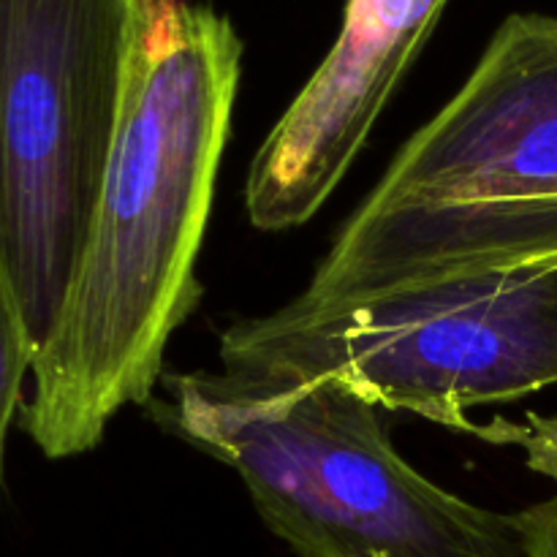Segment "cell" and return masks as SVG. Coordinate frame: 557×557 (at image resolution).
Instances as JSON below:
<instances>
[{
  "instance_id": "1",
  "label": "cell",
  "mask_w": 557,
  "mask_h": 557,
  "mask_svg": "<svg viewBox=\"0 0 557 557\" xmlns=\"http://www.w3.org/2000/svg\"><path fill=\"white\" fill-rule=\"evenodd\" d=\"M243 38L226 14L156 0L79 267L30 364L20 424L47 460L96 449L125 406L152 400L196 277L232 134Z\"/></svg>"
},
{
  "instance_id": "2",
  "label": "cell",
  "mask_w": 557,
  "mask_h": 557,
  "mask_svg": "<svg viewBox=\"0 0 557 557\" xmlns=\"http://www.w3.org/2000/svg\"><path fill=\"white\" fill-rule=\"evenodd\" d=\"M557 261V16L511 14L288 313Z\"/></svg>"
},
{
  "instance_id": "3",
  "label": "cell",
  "mask_w": 557,
  "mask_h": 557,
  "mask_svg": "<svg viewBox=\"0 0 557 557\" xmlns=\"http://www.w3.org/2000/svg\"><path fill=\"white\" fill-rule=\"evenodd\" d=\"M147 413L243 479L297 557H528L517 515L471 504L395 449L386 408L335 375L163 373Z\"/></svg>"
},
{
  "instance_id": "4",
  "label": "cell",
  "mask_w": 557,
  "mask_h": 557,
  "mask_svg": "<svg viewBox=\"0 0 557 557\" xmlns=\"http://www.w3.org/2000/svg\"><path fill=\"white\" fill-rule=\"evenodd\" d=\"M218 359L239 379L335 375L386 411L476 433L468 408L557 386V261L234 321Z\"/></svg>"
},
{
  "instance_id": "5",
  "label": "cell",
  "mask_w": 557,
  "mask_h": 557,
  "mask_svg": "<svg viewBox=\"0 0 557 557\" xmlns=\"http://www.w3.org/2000/svg\"><path fill=\"white\" fill-rule=\"evenodd\" d=\"M156 0H0V248L33 348L79 267Z\"/></svg>"
},
{
  "instance_id": "6",
  "label": "cell",
  "mask_w": 557,
  "mask_h": 557,
  "mask_svg": "<svg viewBox=\"0 0 557 557\" xmlns=\"http://www.w3.org/2000/svg\"><path fill=\"white\" fill-rule=\"evenodd\" d=\"M446 0H348L341 36L256 150L245 210L259 232L305 226L326 205Z\"/></svg>"
},
{
  "instance_id": "7",
  "label": "cell",
  "mask_w": 557,
  "mask_h": 557,
  "mask_svg": "<svg viewBox=\"0 0 557 557\" xmlns=\"http://www.w3.org/2000/svg\"><path fill=\"white\" fill-rule=\"evenodd\" d=\"M33 357L36 348L27 335L20 299L0 248V479H3L9 430L22 411V386L30 375Z\"/></svg>"
},
{
  "instance_id": "8",
  "label": "cell",
  "mask_w": 557,
  "mask_h": 557,
  "mask_svg": "<svg viewBox=\"0 0 557 557\" xmlns=\"http://www.w3.org/2000/svg\"><path fill=\"white\" fill-rule=\"evenodd\" d=\"M525 531L528 557H557V495L517 511Z\"/></svg>"
}]
</instances>
